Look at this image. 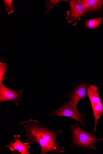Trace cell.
Returning <instances> with one entry per match:
<instances>
[{
	"label": "cell",
	"mask_w": 103,
	"mask_h": 154,
	"mask_svg": "<svg viewBox=\"0 0 103 154\" xmlns=\"http://www.w3.org/2000/svg\"><path fill=\"white\" fill-rule=\"evenodd\" d=\"M20 123L23 125L26 131V142L29 145L38 143L41 149V154L60 153L65 151L63 146H59L56 139L63 131H52L37 120L31 119L21 121Z\"/></svg>",
	"instance_id": "obj_1"
},
{
	"label": "cell",
	"mask_w": 103,
	"mask_h": 154,
	"mask_svg": "<svg viewBox=\"0 0 103 154\" xmlns=\"http://www.w3.org/2000/svg\"><path fill=\"white\" fill-rule=\"evenodd\" d=\"M70 130L72 134V142L69 146V149L80 148L83 153L88 150L98 151L95 146L103 141V138H99L96 136L95 131L91 133L87 132L80 127L77 121L75 124L70 126Z\"/></svg>",
	"instance_id": "obj_2"
},
{
	"label": "cell",
	"mask_w": 103,
	"mask_h": 154,
	"mask_svg": "<svg viewBox=\"0 0 103 154\" xmlns=\"http://www.w3.org/2000/svg\"><path fill=\"white\" fill-rule=\"evenodd\" d=\"M87 95L92 106L95 119L94 130L96 131L98 122L103 114V104L96 86L90 85L88 89Z\"/></svg>",
	"instance_id": "obj_3"
},
{
	"label": "cell",
	"mask_w": 103,
	"mask_h": 154,
	"mask_svg": "<svg viewBox=\"0 0 103 154\" xmlns=\"http://www.w3.org/2000/svg\"><path fill=\"white\" fill-rule=\"evenodd\" d=\"M91 84L81 80L77 82L71 91L66 95L68 103L73 107H77L79 102L82 99L88 97L87 91Z\"/></svg>",
	"instance_id": "obj_4"
},
{
	"label": "cell",
	"mask_w": 103,
	"mask_h": 154,
	"mask_svg": "<svg viewBox=\"0 0 103 154\" xmlns=\"http://www.w3.org/2000/svg\"><path fill=\"white\" fill-rule=\"evenodd\" d=\"M55 116L67 117L74 119L80 123L82 128L84 126V120L86 118L85 114L80 113L77 107H72L65 101L61 107L50 113L49 117Z\"/></svg>",
	"instance_id": "obj_5"
},
{
	"label": "cell",
	"mask_w": 103,
	"mask_h": 154,
	"mask_svg": "<svg viewBox=\"0 0 103 154\" xmlns=\"http://www.w3.org/2000/svg\"><path fill=\"white\" fill-rule=\"evenodd\" d=\"M70 8L67 11L66 19L68 23H71L73 26L77 25L78 21L81 17L86 15V7L82 0H71L69 3Z\"/></svg>",
	"instance_id": "obj_6"
},
{
	"label": "cell",
	"mask_w": 103,
	"mask_h": 154,
	"mask_svg": "<svg viewBox=\"0 0 103 154\" xmlns=\"http://www.w3.org/2000/svg\"><path fill=\"white\" fill-rule=\"evenodd\" d=\"M25 97L21 90L11 89L0 82V103L8 102L18 106L22 98Z\"/></svg>",
	"instance_id": "obj_7"
},
{
	"label": "cell",
	"mask_w": 103,
	"mask_h": 154,
	"mask_svg": "<svg viewBox=\"0 0 103 154\" xmlns=\"http://www.w3.org/2000/svg\"><path fill=\"white\" fill-rule=\"evenodd\" d=\"M86 7V15L100 14L103 5V0H84Z\"/></svg>",
	"instance_id": "obj_8"
},
{
	"label": "cell",
	"mask_w": 103,
	"mask_h": 154,
	"mask_svg": "<svg viewBox=\"0 0 103 154\" xmlns=\"http://www.w3.org/2000/svg\"><path fill=\"white\" fill-rule=\"evenodd\" d=\"M12 136L15 142L13 143L11 142L9 145L6 146V147L9 148L12 151L16 150L21 154H30V152L28 151L27 149L30 147V145L27 142L24 143H22L20 141V136L19 134L13 135Z\"/></svg>",
	"instance_id": "obj_9"
},
{
	"label": "cell",
	"mask_w": 103,
	"mask_h": 154,
	"mask_svg": "<svg viewBox=\"0 0 103 154\" xmlns=\"http://www.w3.org/2000/svg\"><path fill=\"white\" fill-rule=\"evenodd\" d=\"M103 20V17L87 19L85 21V29L98 30Z\"/></svg>",
	"instance_id": "obj_10"
},
{
	"label": "cell",
	"mask_w": 103,
	"mask_h": 154,
	"mask_svg": "<svg viewBox=\"0 0 103 154\" xmlns=\"http://www.w3.org/2000/svg\"><path fill=\"white\" fill-rule=\"evenodd\" d=\"M61 2H68V1H63V0H51V1H45V4L46 5V11L45 15L47 14L50 10L54 6L59 7L58 4Z\"/></svg>",
	"instance_id": "obj_11"
},
{
	"label": "cell",
	"mask_w": 103,
	"mask_h": 154,
	"mask_svg": "<svg viewBox=\"0 0 103 154\" xmlns=\"http://www.w3.org/2000/svg\"><path fill=\"white\" fill-rule=\"evenodd\" d=\"M7 69V65L3 62L0 63V82H3L4 80L7 79L5 76Z\"/></svg>",
	"instance_id": "obj_12"
},
{
	"label": "cell",
	"mask_w": 103,
	"mask_h": 154,
	"mask_svg": "<svg viewBox=\"0 0 103 154\" xmlns=\"http://www.w3.org/2000/svg\"><path fill=\"white\" fill-rule=\"evenodd\" d=\"M12 0H3L4 7L5 8V11L8 14L13 13L14 11V5L12 4Z\"/></svg>",
	"instance_id": "obj_13"
}]
</instances>
